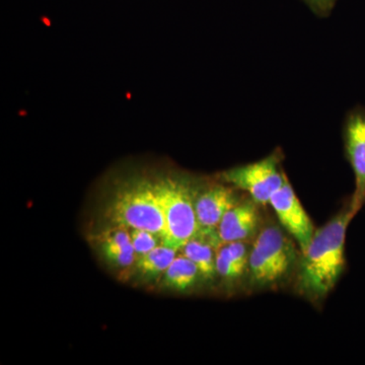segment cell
<instances>
[{
  "label": "cell",
  "instance_id": "1",
  "mask_svg": "<svg viewBox=\"0 0 365 365\" xmlns=\"http://www.w3.org/2000/svg\"><path fill=\"white\" fill-rule=\"evenodd\" d=\"M354 215L347 207L314 232L309 247L302 252L297 287L312 300L324 299L340 280L346 267V232Z\"/></svg>",
  "mask_w": 365,
  "mask_h": 365
},
{
  "label": "cell",
  "instance_id": "2",
  "mask_svg": "<svg viewBox=\"0 0 365 365\" xmlns=\"http://www.w3.org/2000/svg\"><path fill=\"white\" fill-rule=\"evenodd\" d=\"M106 216L114 227L150 230L165 239V220L153 181L139 178L124 182L112 196Z\"/></svg>",
  "mask_w": 365,
  "mask_h": 365
},
{
  "label": "cell",
  "instance_id": "3",
  "mask_svg": "<svg viewBox=\"0 0 365 365\" xmlns=\"http://www.w3.org/2000/svg\"><path fill=\"white\" fill-rule=\"evenodd\" d=\"M299 261L294 242L278 225H268L250 250V280L257 287L278 284L294 272Z\"/></svg>",
  "mask_w": 365,
  "mask_h": 365
},
{
  "label": "cell",
  "instance_id": "4",
  "mask_svg": "<svg viewBox=\"0 0 365 365\" xmlns=\"http://www.w3.org/2000/svg\"><path fill=\"white\" fill-rule=\"evenodd\" d=\"M165 220L163 244L178 250L199 230L195 211L196 192L191 181L181 176H163L153 181Z\"/></svg>",
  "mask_w": 365,
  "mask_h": 365
},
{
  "label": "cell",
  "instance_id": "5",
  "mask_svg": "<svg viewBox=\"0 0 365 365\" xmlns=\"http://www.w3.org/2000/svg\"><path fill=\"white\" fill-rule=\"evenodd\" d=\"M281 160L279 151H275L258 162L225 170L218 177L222 182L247 192L255 202L265 205L287 179Z\"/></svg>",
  "mask_w": 365,
  "mask_h": 365
},
{
  "label": "cell",
  "instance_id": "6",
  "mask_svg": "<svg viewBox=\"0 0 365 365\" xmlns=\"http://www.w3.org/2000/svg\"><path fill=\"white\" fill-rule=\"evenodd\" d=\"M346 158L354 174V193L349 205L356 215L365 205V107L357 106L347 113L343 126Z\"/></svg>",
  "mask_w": 365,
  "mask_h": 365
},
{
  "label": "cell",
  "instance_id": "7",
  "mask_svg": "<svg viewBox=\"0 0 365 365\" xmlns=\"http://www.w3.org/2000/svg\"><path fill=\"white\" fill-rule=\"evenodd\" d=\"M269 204L275 211L281 225L299 244L300 252H304L316 232L287 177L284 184L271 197Z\"/></svg>",
  "mask_w": 365,
  "mask_h": 365
},
{
  "label": "cell",
  "instance_id": "8",
  "mask_svg": "<svg viewBox=\"0 0 365 365\" xmlns=\"http://www.w3.org/2000/svg\"><path fill=\"white\" fill-rule=\"evenodd\" d=\"M235 189L217 184L197 194L195 211L199 230H216L225 213L240 202Z\"/></svg>",
  "mask_w": 365,
  "mask_h": 365
},
{
  "label": "cell",
  "instance_id": "9",
  "mask_svg": "<svg viewBox=\"0 0 365 365\" xmlns=\"http://www.w3.org/2000/svg\"><path fill=\"white\" fill-rule=\"evenodd\" d=\"M257 202L240 201L223 216L217 227L218 235L223 244L245 242L256 235L260 223Z\"/></svg>",
  "mask_w": 365,
  "mask_h": 365
},
{
  "label": "cell",
  "instance_id": "10",
  "mask_svg": "<svg viewBox=\"0 0 365 365\" xmlns=\"http://www.w3.org/2000/svg\"><path fill=\"white\" fill-rule=\"evenodd\" d=\"M96 242L101 256L112 267L127 269L135 264L136 255L128 228L112 225L97 235Z\"/></svg>",
  "mask_w": 365,
  "mask_h": 365
},
{
  "label": "cell",
  "instance_id": "11",
  "mask_svg": "<svg viewBox=\"0 0 365 365\" xmlns=\"http://www.w3.org/2000/svg\"><path fill=\"white\" fill-rule=\"evenodd\" d=\"M250 250L245 242L222 244L216 253V273L225 280H237L248 272Z\"/></svg>",
  "mask_w": 365,
  "mask_h": 365
},
{
  "label": "cell",
  "instance_id": "12",
  "mask_svg": "<svg viewBox=\"0 0 365 365\" xmlns=\"http://www.w3.org/2000/svg\"><path fill=\"white\" fill-rule=\"evenodd\" d=\"M202 274L198 267L184 255L177 256L160 280L163 287L175 292H186L195 287Z\"/></svg>",
  "mask_w": 365,
  "mask_h": 365
},
{
  "label": "cell",
  "instance_id": "13",
  "mask_svg": "<svg viewBox=\"0 0 365 365\" xmlns=\"http://www.w3.org/2000/svg\"><path fill=\"white\" fill-rule=\"evenodd\" d=\"M179 250L167 244H160L150 253L136 259L135 268L141 278L153 280L162 278L163 273L176 259Z\"/></svg>",
  "mask_w": 365,
  "mask_h": 365
},
{
  "label": "cell",
  "instance_id": "14",
  "mask_svg": "<svg viewBox=\"0 0 365 365\" xmlns=\"http://www.w3.org/2000/svg\"><path fill=\"white\" fill-rule=\"evenodd\" d=\"M215 247L201 235H196L182 247L184 256L198 267L205 279H212L216 275Z\"/></svg>",
  "mask_w": 365,
  "mask_h": 365
},
{
  "label": "cell",
  "instance_id": "15",
  "mask_svg": "<svg viewBox=\"0 0 365 365\" xmlns=\"http://www.w3.org/2000/svg\"><path fill=\"white\" fill-rule=\"evenodd\" d=\"M129 232H130L132 246L135 252L136 259L150 253L153 249L163 244L162 237L150 230L132 228Z\"/></svg>",
  "mask_w": 365,
  "mask_h": 365
},
{
  "label": "cell",
  "instance_id": "16",
  "mask_svg": "<svg viewBox=\"0 0 365 365\" xmlns=\"http://www.w3.org/2000/svg\"><path fill=\"white\" fill-rule=\"evenodd\" d=\"M302 1L319 18H327L332 13L338 0H302Z\"/></svg>",
  "mask_w": 365,
  "mask_h": 365
}]
</instances>
